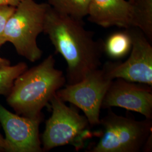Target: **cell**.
I'll return each instance as SVG.
<instances>
[{"label":"cell","mask_w":152,"mask_h":152,"mask_svg":"<svg viewBox=\"0 0 152 152\" xmlns=\"http://www.w3.org/2000/svg\"><path fill=\"white\" fill-rule=\"evenodd\" d=\"M134 27L140 29L152 41V0H134Z\"/></svg>","instance_id":"cell-12"},{"label":"cell","mask_w":152,"mask_h":152,"mask_svg":"<svg viewBox=\"0 0 152 152\" xmlns=\"http://www.w3.org/2000/svg\"><path fill=\"white\" fill-rule=\"evenodd\" d=\"M27 68L26 63L21 62L16 65L0 68V95H7L16 78L26 71Z\"/></svg>","instance_id":"cell-14"},{"label":"cell","mask_w":152,"mask_h":152,"mask_svg":"<svg viewBox=\"0 0 152 152\" xmlns=\"http://www.w3.org/2000/svg\"><path fill=\"white\" fill-rule=\"evenodd\" d=\"M112 81L100 68L79 82L66 84L56 94L64 102L70 103L82 110L91 126L99 125L104 98Z\"/></svg>","instance_id":"cell-6"},{"label":"cell","mask_w":152,"mask_h":152,"mask_svg":"<svg viewBox=\"0 0 152 152\" xmlns=\"http://www.w3.org/2000/svg\"><path fill=\"white\" fill-rule=\"evenodd\" d=\"M10 65V61L0 56V68Z\"/></svg>","instance_id":"cell-17"},{"label":"cell","mask_w":152,"mask_h":152,"mask_svg":"<svg viewBox=\"0 0 152 152\" xmlns=\"http://www.w3.org/2000/svg\"><path fill=\"white\" fill-rule=\"evenodd\" d=\"M43 32L66 61L67 85L79 82L100 68L103 41L94 39V33L85 29L83 19L59 13L50 6Z\"/></svg>","instance_id":"cell-1"},{"label":"cell","mask_w":152,"mask_h":152,"mask_svg":"<svg viewBox=\"0 0 152 152\" xmlns=\"http://www.w3.org/2000/svg\"><path fill=\"white\" fill-rule=\"evenodd\" d=\"M42 117L30 118L14 114L0 104V122L5 133V151H42L39 137Z\"/></svg>","instance_id":"cell-8"},{"label":"cell","mask_w":152,"mask_h":152,"mask_svg":"<svg viewBox=\"0 0 152 152\" xmlns=\"http://www.w3.org/2000/svg\"><path fill=\"white\" fill-rule=\"evenodd\" d=\"M130 1H131V2H132L133 3V2H134V0H130Z\"/></svg>","instance_id":"cell-19"},{"label":"cell","mask_w":152,"mask_h":152,"mask_svg":"<svg viewBox=\"0 0 152 152\" xmlns=\"http://www.w3.org/2000/svg\"><path fill=\"white\" fill-rule=\"evenodd\" d=\"M132 41L127 29L113 33L103 42V53L109 58L119 60L130 52Z\"/></svg>","instance_id":"cell-11"},{"label":"cell","mask_w":152,"mask_h":152,"mask_svg":"<svg viewBox=\"0 0 152 152\" xmlns=\"http://www.w3.org/2000/svg\"><path fill=\"white\" fill-rule=\"evenodd\" d=\"M65 83L63 72L55 68L54 58L50 55L39 64L16 78L7 102L23 116L40 117L42 109Z\"/></svg>","instance_id":"cell-2"},{"label":"cell","mask_w":152,"mask_h":152,"mask_svg":"<svg viewBox=\"0 0 152 152\" xmlns=\"http://www.w3.org/2000/svg\"><path fill=\"white\" fill-rule=\"evenodd\" d=\"M24 0H0V6H11L17 7Z\"/></svg>","instance_id":"cell-16"},{"label":"cell","mask_w":152,"mask_h":152,"mask_svg":"<svg viewBox=\"0 0 152 152\" xmlns=\"http://www.w3.org/2000/svg\"><path fill=\"white\" fill-rule=\"evenodd\" d=\"M49 5L35 0H24L16 7L4 31L5 42L13 45L17 53L31 62L39 60L42 51L37 39L44 31V23Z\"/></svg>","instance_id":"cell-3"},{"label":"cell","mask_w":152,"mask_h":152,"mask_svg":"<svg viewBox=\"0 0 152 152\" xmlns=\"http://www.w3.org/2000/svg\"><path fill=\"white\" fill-rule=\"evenodd\" d=\"M16 7L11 6H0V48L5 44L4 31L6 24Z\"/></svg>","instance_id":"cell-15"},{"label":"cell","mask_w":152,"mask_h":152,"mask_svg":"<svg viewBox=\"0 0 152 152\" xmlns=\"http://www.w3.org/2000/svg\"><path fill=\"white\" fill-rule=\"evenodd\" d=\"M5 151V138H4L0 134V151Z\"/></svg>","instance_id":"cell-18"},{"label":"cell","mask_w":152,"mask_h":152,"mask_svg":"<svg viewBox=\"0 0 152 152\" xmlns=\"http://www.w3.org/2000/svg\"><path fill=\"white\" fill-rule=\"evenodd\" d=\"M91 0H48V4L55 10L79 19L87 16Z\"/></svg>","instance_id":"cell-13"},{"label":"cell","mask_w":152,"mask_h":152,"mask_svg":"<svg viewBox=\"0 0 152 152\" xmlns=\"http://www.w3.org/2000/svg\"><path fill=\"white\" fill-rule=\"evenodd\" d=\"M100 120L102 129L97 144L90 152H139L152 134V119L137 121L118 115L108 109Z\"/></svg>","instance_id":"cell-5"},{"label":"cell","mask_w":152,"mask_h":152,"mask_svg":"<svg viewBox=\"0 0 152 152\" xmlns=\"http://www.w3.org/2000/svg\"><path fill=\"white\" fill-rule=\"evenodd\" d=\"M115 107L152 119V86L120 78L114 79L104 96L102 108Z\"/></svg>","instance_id":"cell-9"},{"label":"cell","mask_w":152,"mask_h":152,"mask_svg":"<svg viewBox=\"0 0 152 152\" xmlns=\"http://www.w3.org/2000/svg\"><path fill=\"white\" fill-rule=\"evenodd\" d=\"M88 20L102 27H134V9L130 0H91Z\"/></svg>","instance_id":"cell-10"},{"label":"cell","mask_w":152,"mask_h":152,"mask_svg":"<svg viewBox=\"0 0 152 152\" xmlns=\"http://www.w3.org/2000/svg\"><path fill=\"white\" fill-rule=\"evenodd\" d=\"M127 29L132 41L129 58L124 62L107 61L102 68L112 80L120 78L152 86V46L150 41L138 28Z\"/></svg>","instance_id":"cell-7"},{"label":"cell","mask_w":152,"mask_h":152,"mask_svg":"<svg viewBox=\"0 0 152 152\" xmlns=\"http://www.w3.org/2000/svg\"><path fill=\"white\" fill-rule=\"evenodd\" d=\"M50 103L52 114L46 122L42 135V151L71 145L78 151L92 137L91 125L86 116L68 107L55 94Z\"/></svg>","instance_id":"cell-4"}]
</instances>
